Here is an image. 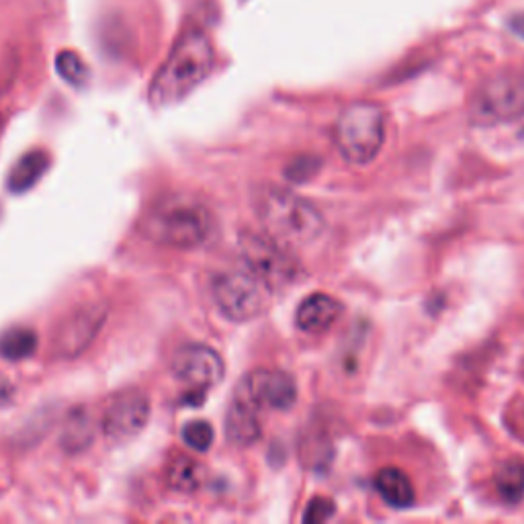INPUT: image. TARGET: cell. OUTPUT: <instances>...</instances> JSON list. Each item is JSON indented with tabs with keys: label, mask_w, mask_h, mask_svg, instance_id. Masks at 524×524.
<instances>
[{
	"label": "cell",
	"mask_w": 524,
	"mask_h": 524,
	"mask_svg": "<svg viewBox=\"0 0 524 524\" xmlns=\"http://www.w3.org/2000/svg\"><path fill=\"white\" fill-rule=\"evenodd\" d=\"M254 207L265 234L289 250L314 244L326 230L324 215L314 203L279 187L260 189Z\"/></svg>",
	"instance_id": "6da1fadb"
},
{
	"label": "cell",
	"mask_w": 524,
	"mask_h": 524,
	"mask_svg": "<svg viewBox=\"0 0 524 524\" xmlns=\"http://www.w3.org/2000/svg\"><path fill=\"white\" fill-rule=\"evenodd\" d=\"M215 62V52L203 31H187L150 84L152 107H170L191 95L209 76Z\"/></svg>",
	"instance_id": "7a4b0ae2"
},
{
	"label": "cell",
	"mask_w": 524,
	"mask_h": 524,
	"mask_svg": "<svg viewBox=\"0 0 524 524\" xmlns=\"http://www.w3.org/2000/svg\"><path fill=\"white\" fill-rule=\"evenodd\" d=\"M142 230L160 246L193 250L215 234V217L195 199L172 197L148 213Z\"/></svg>",
	"instance_id": "3957f363"
},
{
	"label": "cell",
	"mask_w": 524,
	"mask_h": 524,
	"mask_svg": "<svg viewBox=\"0 0 524 524\" xmlns=\"http://www.w3.org/2000/svg\"><path fill=\"white\" fill-rule=\"evenodd\" d=\"M336 146L348 164H371L385 142V113L375 103L348 105L334 131Z\"/></svg>",
	"instance_id": "277c9868"
},
{
	"label": "cell",
	"mask_w": 524,
	"mask_h": 524,
	"mask_svg": "<svg viewBox=\"0 0 524 524\" xmlns=\"http://www.w3.org/2000/svg\"><path fill=\"white\" fill-rule=\"evenodd\" d=\"M240 254L244 267L265 283L271 293L293 285L301 275V267L293 256V250L285 248L269 234H242Z\"/></svg>",
	"instance_id": "5b68a950"
},
{
	"label": "cell",
	"mask_w": 524,
	"mask_h": 524,
	"mask_svg": "<svg viewBox=\"0 0 524 524\" xmlns=\"http://www.w3.org/2000/svg\"><path fill=\"white\" fill-rule=\"evenodd\" d=\"M469 117L477 125H500L524 117V76L500 74L475 91Z\"/></svg>",
	"instance_id": "8992f818"
},
{
	"label": "cell",
	"mask_w": 524,
	"mask_h": 524,
	"mask_svg": "<svg viewBox=\"0 0 524 524\" xmlns=\"http://www.w3.org/2000/svg\"><path fill=\"white\" fill-rule=\"evenodd\" d=\"M213 301L228 320L250 322L265 312L271 289L248 269L217 277L211 287Z\"/></svg>",
	"instance_id": "52a82bcc"
},
{
	"label": "cell",
	"mask_w": 524,
	"mask_h": 524,
	"mask_svg": "<svg viewBox=\"0 0 524 524\" xmlns=\"http://www.w3.org/2000/svg\"><path fill=\"white\" fill-rule=\"evenodd\" d=\"M236 393L260 410L285 412L297 402V383L285 371L260 369L246 375L236 387Z\"/></svg>",
	"instance_id": "ba28073f"
},
{
	"label": "cell",
	"mask_w": 524,
	"mask_h": 524,
	"mask_svg": "<svg viewBox=\"0 0 524 524\" xmlns=\"http://www.w3.org/2000/svg\"><path fill=\"white\" fill-rule=\"evenodd\" d=\"M172 373L187 383L193 393H205L226 375L222 357L205 344H187L172 357Z\"/></svg>",
	"instance_id": "9c48e42d"
},
{
	"label": "cell",
	"mask_w": 524,
	"mask_h": 524,
	"mask_svg": "<svg viewBox=\"0 0 524 524\" xmlns=\"http://www.w3.org/2000/svg\"><path fill=\"white\" fill-rule=\"evenodd\" d=\"M107 320L103 303H89L74 310L58 328L54 338L56 355L60 359H76L89 348Z\"/></svg>",
	"instance_id": "30bf717a"
},
{
	"label": "cell",
	"mask_w": 524,
	"mask_h": 524,
	"mask_svg": "<svg viewBox=\"0 0 524 524\" xmlns=\"http://www.w3.org/2000/svg\"><path fill=\"white\" fill-rule=\"evenodd\" d=\"M150 400L142 391H125L117 396L103 418V432L111 443H127L146 428Z\"/></svg>",
	"instance_id": "8fae6325"
},
{
	"label": "cell",
	"mask_w": 524,
	"mask_h": 524,
	"mask_svg": "<svg viewBox=\"0 0 524 524\" xmlns=\"http://www.w3.org/2000/svg\"><path fill=\"white\" fill-rule=\"evenodd\" d=\"M260 412H262L260 408L250 404L246 398L238 396V393H234L226 416V434L232 445L250 447L260 439L262 434Z\"/></svg>",
	"instance_id": "7c38bea8"
},
{
	"label": "cell",
	"mask_w": 524,
	"mask_h": 524,
	"mask_svg": "<svg viewBox=\"0 0 524 524\" xmlns=\"http://www.w3.org/2000/svg\"><path fill=\"white\" fill-rule=\"evenodd\" d=\"M342 314V305L326 293H314L303 299L295 314V324L308 334H322L330 330Z\"/></svg>",
	"instance_id": "4fadbf2b"
},
{
	"label": "cell",
	"mask_w": 524,
	"mask_h": 524,
	"mask_svg": "<svg viewBox=\"0 0 524 524\" xmlns=\"http://www.w3.org/2000/svg\"><path fill=\"white\" fill-rule=\"evenodd\" d=\"M375 488L385 504L396 510H406L414 504V488L410 477L398 467H385L375 475Z\"/></svg>",
	"instance_id": "5bb4252c"
},
{
	"label": "cell",
	"mask_w": 524,
	"mask_h": 524,
	"mask_svg": "<svg viewBox=\"0 0 524 524\" xmlns=\"http://www.w3.org/2000/svg\"><path fill=\"white\" fill-rule=\"evenodd\" d=\"M48 168H50V156L41 150H33L15 164V168L9 174L7 187L15 195L27 193L41 181V177L48 172Z\"/></svg>",
	"instance_id": "9a60e30c"
},
{
	"label": "cell",
	"mask_w": 524,
	"mask_h": 524,
	"mask_svg": "<svg viewBox=\"0 0 524 524\" xmlns=\"http://www.w3.org/2000/svg\"><path fill=\"white\" fill-rule=\"evenodd\" d=\"M496 490L508 504H518L524 498V461L508 459L496 473Z\"/></svg>",
	"instance_id": "2e32d148"
},
{
	"label": "cell",
	"mask_w": 524,
	"mask_h": 524,
	"mask_svg": "<svg viewBox=\"0 0 524 524\" xmlns=\"http://www.w3.org/2000/svg\"><path fill=\"white\" fill-rule=\"evenodd\" d=\"M37 351V334L29 328H13L0 336V357L19 363Z\"/></svg>",
	"instance_id": "e0dca14e"
},
{
	"label": "cell",
	"mask_w": 524,
	"mask_h": 524,
	"mask_svg": "<svg viewBox=\"0 0 524 524\" xmlns=\"http://www.w3.org/2000/svg\"><path fill=\"white\" fill-rule=\"evenodd\" d=\"M168 484L172 490L183 492V494L195 492L201 484V467L187 457H179L177 461L170 463Z\"/></svg>",
	"instance_id": "ac0fdd59"
},
{
	"label": "cell",
	"mask_w": 524,
	"mask_h": 524,
	"mask_svg": "<svg viewBox=\"0 0 524 524\" xmlns=\"http://www.w3.org/2000/svg\"><path fill=\"white\" fill-rule=\"evenodd\" d=\"M93 441V424L84 412H76L70 416L66 428H64V436H62V443L70 453H78L82 449H86Z\"/></svg>",
	"instance_id": "d6986e66"
},
{
	"label": "cell",
	"mask_w": 524,
	"mask_h": 524,
	"mask_svg": "<svg viewBox=\"0 0 524 524\" xmlns=\"http://www.w3.org/2000/svg\"><path fill=\"white\" fill-rule=\"evenodd\" d=\"M56 70L58 74L72 86H82L89 80V68L82 62V58L74 52H60L56 58Z\"/></svg>",
	"instance_id": "ffe728a7"
},
{
	"label": "cell",
	"mask_w": 524,
	"mask_h": 524,
	"mask_svg": "<svg viewBox=\"0 0 524 524\" xmlns=\"http://www.w3.org/2000/svg\"><path fill=\"white\" fill-rule=\"evenodd\" d=\"M213 439H215V432H213L211 424L205 422V420H193V422H189V424L183 428V441H185L193 451H199V453L209 451Z\"/></svg>",
	"instance_id": "44dd1931"
},
{
	"label": "cell",
	"mask_w": 524,
	"mask_h": 524,
	"mask_svg": "<svg viewBox=\"0 0 524 524\" xmlns=\"http://www.w3.org/2000/svg\"><path fill=\"white\" fill-rule=\"evenodd\" d=\"M318 168H320L318 160H314V158H299L285 170V174L293 183H305V181L314 177Z\"/></svg>",
	"instance_id": "7402d4cb"
},
{
	"label": "cell",
	"mask_w": 524,
	"mask_h": 524,
	"mask_svg": "<svg viewBox=\"0 0 524 524\" xmlns=\"http://www.w3.org/2000/svg\"><path fill=\"white\" fill-rule=\"evenodd\" d=\"M334 502L328 498H316L310 502L308 510L303 514L305 522H326L334 514Z\"/></svg>",
	"instance_id": "603a6c76"
},
{
	"label": "cell",
	"mask_w": 524,
	"mask_h": 524,
	"mask_svg": "<svg viewBox=\"0 0 524 524\" xmlns=\"http://www.w3.org/2000/svg\"><path fill=\"white\" fill-rule=\"evenodd\" d=\"M510 29H512L518 37H524V13L514 15V17L510 19Z\"/></svg>",
	"instance_id": "cb8c5ba5"
}]
</instances>
